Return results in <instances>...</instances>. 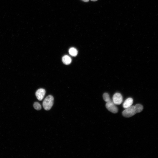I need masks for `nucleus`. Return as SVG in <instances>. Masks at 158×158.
I'll return each mask as SVG.
<instances>
[{
  "label": "nucleus",
  "instance_id": "nucleus-6",
  "mask_svg": "<svg viewBox=\"0 0 158 158\" xmlns=\"http://www.w3.org/2000/svg\"><path fill=\"white\" fill-rule=\"evenodd\" d=\"M133 102V100L131 98L127 99L123 104V107L125 109L128 108L132 106Z\"/></svg>",
  "mask_w": 158,
  "mask_h": 158
},
{
  "label": "nucleus",
  "instance_id": "nucleus-8",
  "mask_svg": "<svg viewBox=\"0 0 158 158\" xmlns=\"http://www.w3.org/2000/svg\"><path fill=\"white\" fill-rule=\"evenodd\" d=\"M68 52L70 55L73 56H75L78 54V51L74 47H71L69 49Z\"/></svg>",
  "mask_w": 158,
  "mask_h": 158
},
{
  "label": "nucleus",
  "instance_id": "nucleus-7",
  "mask_svg": "<svg viewBox=\"0 0 158 158\" xmlns=\"http://www.w3.org/2000/svg\"><path fill=\"white\" fill-rule=\"evenodd\" d=\"M62 61L65 64L69 65L71 62L72 59L69 56L65 55L62 58Z\"/></svg>",
  "mask_w": 158,
  "mask_h": 158
},
{
  "label": "nucleus",
  "instance_id": "nucleus-9",
  "mask_svg": "<svg viewBox=\"0 0 158 158\" xmlns=\"http://www.w3.org/2000/svg\"><path fill=\"white\" fill-rule=\"evenodd\" d=\"M103 98L104 101L107 102L111 99L110 98L109 94L107 93H104L103 95Z\"/></svg>",
  "mask_w": 158,
  "mask_h": 158
},
{
  "label": "nucleus",
  "instance_id": "nucleus-1",
  "mask_svg": "<svg viewBox=\"0 0 158 158\" xmlns=\"http://www.w3.org/2000/svg\"><path fill=\"white\" fill-rule=\"evenodd\" d=\"M54 100V97L51 95H49L45 98L42 103L45 110H49L51 108L53 104Z\"/></svg>",
  "mask_w": 158,
  "mask_h": 158
},
{
  "label": "nucleus",
  "instance_id": "nucleus-11",
  "mask_svg": "<svg viewBox=\"0 0 158 158\" xmlns=\"http://www.w3.org/2000/svg\"><path fill=\"white\" fill-rule=\"evenodd\" d=\"M83 1H84L85 2H88L89 0H82Z\"/></svg>",
  "mask_w": 158,
  "mask_h": 158
},
{
  "label": "nucleus",
  "instance_id": "nucleus-2",
  "mask_svg": "<svg viewBox=\"0 0 158 158\" xmlns=\"http://www.w3.org/2000/svg\"><path fill=\"white\" fill-rule=\"evenodd\" d=\"M138 113L136 108L135 106H131L130 107L126 109L122 112V115L125 117H131L136 114Z\"/></svg>",
  "mask_w": 158,
  "mask_h": 158
},
{
  "label": "nucleus",
  "instance_id": "nucleus-3",
  "mask_svg": "<svg viewBox=\"0 0 158 158\" xmlns=\"http://www.w3.org/2000/svg\"><path fill=\"white\" fill-rule=\"evenodd\" d=\"M106 107L109 111L113 113H116L118 112V109L116 104L113 101L110 100L107 102Z\"/></svg>",
  "mask_w": 158,
  "mask_h": 158
},
{
  "label": "nucleus",
  "instance_id": "nucleus-12",
  "mask_svg": "<svg viewBox=\"0 0 158 158\" xmlns=\"http://www.w3.org/2000/svg\"><path fill=\"white\" fill-rule=\"evenodd\" d=\"M92 1H97V0H91Z\"/></svg>",
  "mask_w": 158,
  "mask_h": 158
},
{
  "label": "nucleus",
  "instance_id": "nucleus-5",
  "mask_svg": "<svg viewBox=\"0 0 158 158\" xmlns=\"http://www.w3.org/2000/svg\"><path fill=\"white\" fill-rule=\"evenodd\" d=\"M46 91L43 88L38 89L36 92L35 95L37 99L40 101H41L44 98L45 94Z\"/></svg>",
  "mask_w": 158,
  "mask_h": 158
},
{
  "label": "nucleus",
  "instance_id": "nucleus-10",
  "mask_svg": "<svg viewBox=\"0 0 158 158\" xmlns=\"http://www.w3.org/2000/svg\"><path fill=\"white\" fill-rule=\"evenodd\" d=\"M33 107L34 108L37 110H39L41 109V106L40 104L37 102H35L33 104Z\"/></svg>",
  "mask_w": 158,
  "mask_h": 158
},
{
  "label": "nucleus",
  "instance_id": "nucleus-4",
  "mask_svg": "<svg viewBox=\"0 0 158 158\" xmlns=\"http://www.w3.org/2000/svg\"><path fill=\"white\" fill-rule=\"evenodd\" d=\"M123 97L119 93H116L113 95L112 101L116 105L120 104L123 101Z\"/></svg>",
  "mask_w": 158,
  "mask_h": 158
}]
</instances>
